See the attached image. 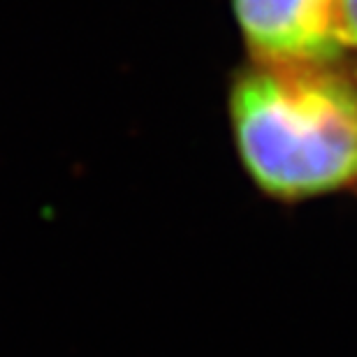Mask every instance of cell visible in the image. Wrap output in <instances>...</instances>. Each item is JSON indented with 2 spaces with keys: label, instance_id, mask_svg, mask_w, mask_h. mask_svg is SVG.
<instances>
[{
  "label": "cell",
  "instance_id": "1",
  "mask_svg": "<svg viewBox=\"0 0 357 357\" xmlns=\"http://www.w3.org/2000/svg\"><path fill=\"white\" fill-rule=\"evenodd\" d=\"M230 126L248 176L295 202L357 183V66L255 61L230 84Z\"/></svg>",
  "mask_w": 357,
  "mask_h": 357
},
{
  "label": "cell",
  "instance_id": "2",
  "mask_svg": "<svg viewBox=\"0 0 357 357\" xmlns=\"http://www.w3.org/2000/svg\"><path fill=\"white\" fill-rule=\"evenodd\" d=\"M255 61H337L348 56L341 0H232Z\"/></svg>",
  "mask_w": 357,
  "mask_h": 357
},
{
  "label": "cell",
  "instance_id": "3",
  "mask_svg": "<svg viewBox=\"0 0 357 357\" xmlns=\"http://www.w3.org/2000/svg\"><path fill=\"white\" fill-rule=\"evenodd\" d=\"M341 19L348 47L357 49V0H341Z\"/></svg>",
  "mask_w": 357,
  "mask_h": 357
}]
</instances>
